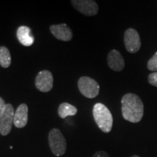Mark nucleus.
<instances>
[{
    "label": "nucleus",
    "instance_id": "nucleus-3",
    "mask_svg": "<svg viewBox=\"0 0 157 157\" xmlns=\"http://www.w3.org/2000/svg\"><path fill=\"white\" fill-rule=\"evenodd\" d=\"M48 141L50 148L55 156H60L66 153L67 144L66 138L60 129L57 128L51 129L48 135Z\"/></svg>",
    "mask_w": 157,
    "mask_h": 157
},
{
    "label": "nucleus",
    "instance_id": "nucleus-14",
    "mask_svg": "<svg viewBox=\"0 0 157 157\" xmlns=\"http://www.w3.org/2000/svg\"><path fill=\"white\" fill-rule=\"evenodd\" d=\"M0 65L2 68H8L11 65V55L6 47H0Z\"/></svg>",
    "mask_w": 157,
    "mask_h": 157
},
{
    "label": "nucleus",
    "instance_id": "nucleus-11",
    "mask_svg": "<svg viewBox=\"0 0 157 157\" xmlns=\"http://www.w3.org/2000/svg\"><path fill=\"white\" fill-rule=\"evenodd\" d=\"M29 108L26 104L22 103L17 108L14 115V125L17 128H23L28 123Z\"/></svg>",
    "mask_w": 157,
    "mask_h": 157
},
{
    "label": "nucleus",
    "instance_id": "nucleus-6",
    "mask_svg": "<svg viewBox=\"0 0 157 157\" xmlns=\"http://www.w3.org/2000/svg\"><path fill=\"white\" fill-rule=\"evenodd\" d=\"M76 10L86 16H94L98 14V5L93 0H72L71 2Z\"/></svg>",
    "mask_w": 157,
    "mask_h": 157
},
{
    "label": "nucleus",
    "instance_id": "nucleus-5",
    "mask_svg": "<svg viewBox=\"0 0 157 157\" xmlns=\"http://www.w3.org/2000/svg\"><path fill=\"white\" fill-rule=\"evenodd\" d=\"M15 111L11 104H6L2 114L0 117V134L3 136L11 132L12 126L14 122Z\"/></svg>",
    "mask_w": 157,
    "mask_h": 157
},
{
    "label": "nucleus",
    "instance_id": "nucleus-18",
    "mask_svg": "<svg viewBox=\"0 0 157 157\" xmlns=\"http://www.w3.org/2000/svg\"><path fill=\"white\" fill-rule=\"evenodd\" d=\"M5 106H6V103L5 101H4L2 98L0 97V117H1L2 114Z\"/></svg>",
    "mask_w": 157,
    "mask_h": 157
},
{
    "label": "nucleus",
    "instance_id": "nucleus-1",
    "mask_svg": "<svg viewBox=\"0 0 157 157\" xmlns=\"http://www.w3.org/2000/svg\"><path fill=\"white\" fill-rule=\"evenodd\" d=\"M121 112L125 120L132 123L140 121L143 117L144 105L139 96L127 93L121 99Z\"/></svg>",
    "mask_w": 157,
    "mask_h": 157
},
{
    "label": "nucleus",
    "instance_id": "nucleus-16",
    "mask_svg": "<svg viewBox=\"0 0 157 157\" xmlns=\"http://www.w3.org/2000/svg\"><path fill=\"white\" fill-rule=\"evenodd\" d=\"M148 82L154 87H157V72L151 74L148 76Z\"/></svg>",
    "mask_w": 157,
    "mask_h": 157
},
{
    "label": "nucleus",
    "instance_id": "nucleus-10",
    "mask_svg": "<svg viewBox=\"0 0 157 157\" xmlns=\"http://www.w3.org/2000/svg\"><path fill=\"white\" fill-rule=\"evenodd\" d=\"M108 65L111 69L115 71H121L125 66L124 60L119 51L113 50L108 55Z\"/></svg>",
    "mask_w": 157,
    "mask_h": 157
},
{
    "label": "nucleus",
    "instance_id": "nucleus-9",
    "mask_svg": "<svg viewBox=\"0 0 157 157\" xmlns=\"http://www.w3.org/2000/svg\"><path fill=\"white\" fill-rule=\"evenodd\" d=\"M50 30L52 35L59 40L68 42L73 38V33H72L71 29L64 23L58 25H51Z\"/></svg>",
    "mask_w": 157,
    "mask_h": 157
},
{
    "label": "nucleus",
    "instance_id": "nucleus-17",
    "mask_svg": "<svg viewBox=\"0 0 157 157\" xmlns=\"http://www.w3.org/2000/svg\"><path fill=\"white\" fill-rule=\"evenodd\" d=\"M93 157H110L108 153L103 151H99L96 152Z\"/></svg>",
    "mask_w": 157,
    "mask_h": 157
},
{
    "label": "nucleus",
    "instance_id": "nucleus-2",
    "mask_svg": "<svg viewBox=\"0 0 157 157\" xmlns=\"http://www.w3.org/2000/svg\"><path fill=\"white\" fill-rule=\"evenodd\" d=\"M96 124L103 132L109 133L113 127V117L109 109L103 103H96L93 110Z\"/></svg>",
    "mask_w": 157,
    "mask_h": 157
},
{
    "label": "nucleus",
    "instance_id": "nucleus-19",
    "mask_svg": "<svg viewBox=\"0 0 157 157\" xmlns=\"http://www.w3.org/2000/svg\"><path fill=\"white\" fill-rule=\"evenodd\" d=\"M131 157H140V156H137V155H133V156H131Z\"/></svg>",
    "mask_w": 157,
    "mask_h": 157
},
{
    "label": "nucleus",
    "instance_id": "nucleus-7",
    "mask_svg": "<svg viewBox=\"0 0 157 157\" xmlns=\"http://www.w3.org/2000/svg\"><path fill=\"white\" fill-rule=\"evenodd\" d=\"M124 41L126 50L130 53H135L141 47L140 38L137 31L134 29H128L125 31Z\"/></svg>",
    "mask_w": 157,
    "mask_h": 157
},
{
    "label": "nucleus",
    "instance_id": "nucleus-12",
    "mask_svg": "<svg viewBox=\"0 0 157 157\" xmlns=\"http://www.w3.org/2000/svg\"><path fill=\"white\" fill-rule=\"evenodd\" d=\"M31 29L28 26L22 25L20 26L17 30V39L23 46L29 47L34 44V38L31 35Z\"/></svg>",
    "mask_w": 157,
    "mask_h": 157
},
{
    "label": "nucleus",
    "instance_id": "nucleus-4",
    "mask_svg": "<svg viewBox=\"0 0 157 157\" xmlns=\"http://www.w3.org/2000/svg\"><path fill=\"white\" fill-rule=\"evenodd\" d=\"M78 87L80 93L87 98H94L99 94V84L88 76H82L78 80Z\"/></svg>",
    "mask_w": 157,
    "mask_h": 157
},
{
    "label": "nucleus",
    "instance_id": "nucleus-8",
    "mask_svg": "<svg viewBox=\"0 0 157 157\" xmlns=\"http://www.w3.org/2000/svg\"><path fill=\"white\" fill-rule=\"evenodd\" d=\"M35 85L37 90L43 93H48L53 87V76L50 71L44 70L39 72L35 78Z\"/></svg>",
    "mask_w": 157,
    "mask_h": 157
},
{
    "label": "nucleus",
    "instance_id": "nucleus-13",
    "mask_svg": "<svg viewBox=\"0 0 157 157\" xmlns=\"http://www.w3.org/2000/svg\"><path fill=\"white\" fill-rule=\"evenodd\" d=\"M58 115L62 119H65L68 116H74L77 113V109L68 103H63L59 105Z\"/></svg>",
    "mask_w": 157,
    "mask_h": 157
},
{
    "label": "nucleus",
    "instance_id": "nucleus-15",
    "mask_svg": "<svg viewBox=\"0 0 157 157\" xmlns=\"http://www.w3.org/2000/svg\"><path fill=\"white\" fill-rule=\"evenodd\" d=\"M148 68L153 71H157V52L154 56L149 60L148 63Z\"/></svg>",
    "mask_w": 157,
    "mask_h": 157
}]
</instances>
